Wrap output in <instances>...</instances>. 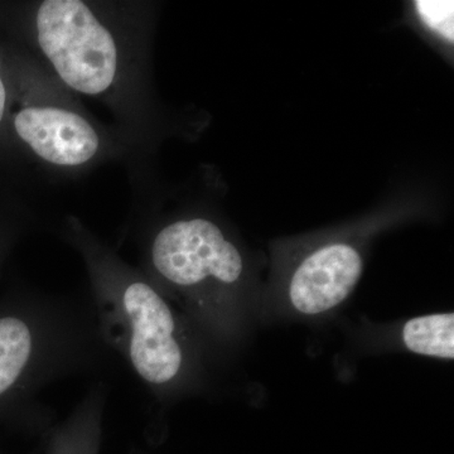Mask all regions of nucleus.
Segmentation results:
<instances>
[{
    "mask_svg": "<svg viewBox=\"0 0 454 454\" xmlns=\"http://www.w3.org/2000/svg\"><path fill=\"white\" fill-rule=\"evenodd\" d=\"M8 119L18 140L46 166L83 168L106 151V140L94 122L56 98L11 97Z\"/></svg>",
    "mask_w": 454,
    "mask_h": 454,
    "instance_id": "39448f33",
    "label": "nucleus"
},
{
    "mask_svg": "<svg viewBox=\"0 0 454 454\" xmlns=\"http://www.w3.org/2000/svg\"><path fill=\"white\" fill-rule=\"evenodd\" d=\"M11 92H9L7 80L3 73L2 62H0V128L8 119L9 106H11Z\"/></svg>",
    "mask_w": 454,
    "mask_h": 454,
    "instance_id": "1a4fd4ad",
    "label": "nucleus"
},
{
    "mask_svg": "<svg viewBox=\"0 0 454 454\" xmlns=\"http://www.w3.org/2000/svg\"><path fill=\"white\" fill-rule=\"evenodd\" d=\"M107 352L86 304L38 293L0 301V423L42 413V389L97 369Z\"/></svg>",
    "mask_w": 454,
    "mask_h": 454,
    "instance_id": "f03ea898",
    "label": "nucleus"
},
{
    "mask_svg": "<svg viewBox=\"0 0 454 454\" xmlns=\"http://www.w3.org/2000/svg\"><path fill=\"white\" fill-rule=\"evenodd\" d=\"M244 270L239 247L206 217L169 221L145 241L143 273L177 301L191 327L215 340L234 333Z\"/></svg>",
    "mask_w": 454,
    "mask_h": 454,
    "instance_id": "7ed1b4c3",
    "label": "nucleus"
},
{
    "mask_svg": "<svg viewBox=\"0 0 454 454\" xmlns=\"http://www.w3.org/2000/svg\"><path fill=\"white\" fill-rule=\"evenodd\" d=\"M406 349L420 356L452 361L454 358V315L433 313L415 317L403 325Z\"/></svg>",
    "mask_w": 454,
    "mask_h": 454,
    "instance_id": "0eeeda50",
    "label": "nucleus"
},
{
    "mask_svg": "<svg viewBox=\"0 0 454 454\" xmlns=\"http://www.w3.org/2000/svg\"><path fill=\"white\" fill-rule=\"evenodd\" d=\"M41 55L66 88L90 98H110L124 82L127 51L118 31L82 0H44L33 14Z\"/></svg>",
    "mask_w": 454,
    "mask_h": 454,
    "instance_id": "20e7f679",
    "label": "nucleus"
},
{
    "mask_svg": "<svg viewBox=\"0 0 454 454\" xmlns=\"http://www.w3.org/2000/svg\"><path fill=\"white\" fill-rule=\"evenodd\" d=\"M5 249H7V236L0 234V259H2Z\"/></svg>",
    "mask_w": 454,
    "mask_h": 454,
    "instance_id": "9d476101",
    "label": "nucleus"
},
{
    "mask_svg": "<svg viewBox=\"0 0 454 454\" xmlns=\"http://www.w3.org/2000/svg\"><path fill=\"white\" fill-rule=\"evenodd\" d=\"M364 260L354 245H322L301 260L288 284L292 309L303 316L330 312L348 300L363 276Z\"/></svg>",
    "mask_w": 454,
    "mask_h": 454,
    "instance_id": "423d86ee",
    "label": "nucleus"
},
{
    "mask_svg": "<svg viewBox=\"0 0 454 454\" xmlns=\"http://www.w3.org/2000/svg\"><path fill=\"white\" fill-rule=\"evenodd\" d=\"M68 238L90 274L98 333L157 404L199 384L195 331L143 271L129 267L80 226Z\"/></svg>",
    "mask_w": 454,
    "mask_h": 454,
    "instance_id": "f257e3e1",
    "label": "nucleus"
},
{
    "mask_svg": "<svg viewBox=\"0 0 454 454\" xmlns=\"http://www.w3.org/2000/svg\"><path fill=\"white\" fill-rule=\"evenodd\" d=\"M420 22L429 31L453 43L454 3L452 0H419L414 3Z\"/></svg>",
    "mask_w": 454,
    "mask_h": 454,
    "instance_id": "6e6552de",
    "label": "nucleus"
}]
</instances>
